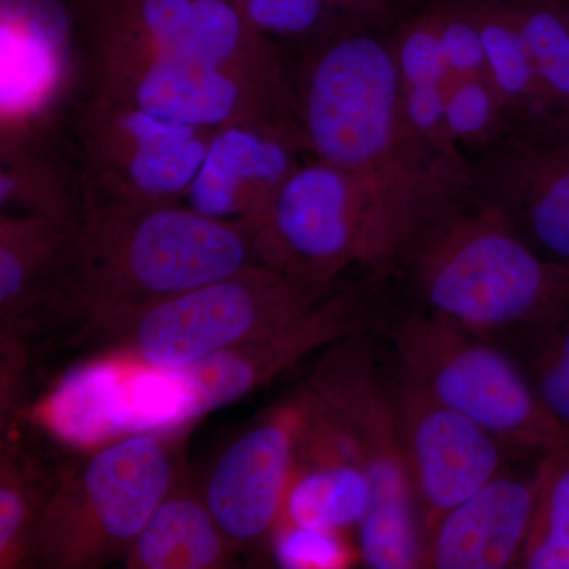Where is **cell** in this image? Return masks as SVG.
<instances>
[{"label": "cell", "mask_w": 569, "mask_h": 569, "mask_svg": "<svg viewBox=\"0 0 569 569\" xmlns=\"http://www.w3.org/2000/svg\"><path fill=\"white\" fill-rule=\"evenodd\" d=\"M253 264L247 223L183 201L84 198L37 336L82 347L146 307Z\"/></svg>", "instance_id": "1"}, {"label": "cell", "mask_w": 569, "mask_h": 569, "mask_svg": "<svg viewBox=\"0 0 569 569\" xmlns=\"http://www.w3.org/2000/svg\"><path fill=\"white\" fill-rule=\"evenodd\" d=\"M288 63L309 153L356 178L452 190L470 162L427 141L408 118L389 32L351 31Z\"/></svg>", "instance_id": "2"}, {"label": "cell", "mask_w": 569, "mask_h": 569, "mask_svg": "<svg viewBox=\"0 0 569 569\" xmlns=\"http://www.w3.org/2000/svg\"><path fill=\"white\" fill-rule=\"evenodd\" d=\"M459 192L356 178L307 157L247 223L253 264L325 293L353 268L383 282L419 228Z\"/></svg>", "instance_id": "3"}, {"label": "cell", "mask_w": 569, "mask_h": 569, "mask_svg": "<svg viewBox=\"0 0 569 569\" xmlns=\"http://www.w3.org/2000/svg\"><path fill=\"white\" fill-rule=\"evenodd\" d=\"M400 276L421 307L479 335L539 329L569 310V264L542 257L470 186L419 228Z\"/></svg>", "instance_id": "4"}, {"label": "cell", "mask_w": 569, "mask_h": 569, "mask_svg": "<svg viewBox=\"0 0 569 569\" xmlns=\"http://www.w3.org/2000/svg\"><path fill=\"white\" fill-rule=\"evenodd\" d=\"M335 422L366 468L372 505L358 529L361 561L372 569L421 568L418 503L389 378L367 332L321 351L298 388Z\"/></svg>", "instance_id": "5"}, {"label": "cell", "mask_w": 569, "mask_h": 569, "mask_svg": "<svg viewBox=\"0 0 569 569\" xmlns=\"http://www.w3.org/2000/svg\"><path fill=\"white\" fill-rule=\"evenodd\" d=\"M181 475L173 433H129L58 471L31 568L99 569L123 560Z\"/></svg>", "instance_id": "6"}, {"label": "cell", "mask_w": 569, "mask_h": 569, "mask_svg": "<svg viewBox=\"0 0 569 569\" xmlns=\"http://www.w3.org/2000/svg\"><path fill=\"white\" fill-rule=\"evenodd\" d=\"M328 293L250 264L146 307L91 337L82 348L96 358L178 370L271 335Z\"/></svg>", "instance_id": "7"}, {"label": "cell", "mask_w": 569, "mask_h": 569, "mask_svg": "<svg viewBox=\"0 0 569 569\" xmlns=\"http://www.w3.org/2000/svg\"><path fill=\"white\" fill-rule=\"evenodd\" d=\"M397 367L508 447L541 456L569 447L529 377L466 326L421 307L385 328Z\"/></svg>", "instance_id": "8"}, {"label": "cell", "mask_w": 569, "mask_h": 569, "mask_svg": "<svg viewBox=\"0 0 569 569\" xmlns=\"http://www.w3.org/2000/svg\"><path fill=\"white\" fill-rule=\"evenodd\" d=\"M81 51H126L212 67L293 103L282 50L231 0H69Z\"/></svg>", "instance_id": "9"}, {"label": "cell", "mask_w": 569, "mask_h": 569, "mask_svg": "<svg viewBox=\"0 0 569 569\" xmlns=\"http://www.w3.org/2000/svg\"><path fill=\"white\" fill-rule=\"evenodd\" d=\"M63 122L82 200L186 201L212 133L86 91Z\"/></svg>", "instance_id": "10"}, {"label": "cell", "mask_w": 569, "mask_h": 569, "mask_svg": "<svg viewBox=\"0 0 569 569\" xmlns=\"http://www.w3.org/2000/svg\"><path fill=\"white\" fill-rule=\"evenodd\" d=\"M80 91L208 132L260 116L298 119L293 103L276 99L233 73L134 52L81 51Z\"/></svg>", "instance_id": "11"}, {"label": "cell", "mask_w": 569, "mask_h": 569, "mask_svg": "<svg viewBox=\"0 0 569 569\" xmlns=\"http://www.w3.org/2000/svg\"><path fill=\"white\" fill-rule=\"evenodd\" d=\"M81 82L69 0H2V146L59 133Z\"/></svg>", "instance_id": "12"}, {"label": "cell", "mask_w": 569, "mask_h": 569, "mask_svg": "<svg viewBox=\"0 0 569 569\" xmlns=\"http://www.w3.org/2000/svg\"><path fill=\"white\" fill-rule=\"evenodd\" d=\"M410 467L421 527L438 522L501 473V441L473 419L438 400L397 367L389 378Z\"/></svg>", "instance_id": "13"}, {"label": "cell", "mask_w": 569, "mask_h": 569, "mask_svg": "<svg viewBox=\"0 0 569 569\" xmlns=\"http://www.w3.org/2000/svg\"><path fill=\"white\" fill-rule=\"evenodd\" d=\"M370 317L366 288L339 284L271 335L171 370L186 395L190 421L252 395L307 356L347 337L369 332Z\"/></svg>", "instance_id": "14"}, {"label": "cell", "mask_w": 569, "mask_h": 569, "mask_svg": "<svg viewBox=\"0 0 569 569\" xmlns=\"http://www.w3.org/2000/svg\"><path fill=\"white\" fill-rule=\"evenodd\" d=\"M470 187L542 257L569 264V123L505 134L470 160Z\"/></svg>", "instance_id": "15"}, {"label": "cell", "mask_w": 569, "mask_h": 569, "mask_svg": "<svg viewBox=\"0 0 569 569\" xmlns=\"http://www.w3.org/2000/svg\"><path fill=\"white\" fill-rule=\"evenodd\" d=\"M302 422L305 406L296 392L236 436L206 477V503L236 548L268 545L282 512Z\"/></svg>", "instance_id": "16"}, {"label": "cell", "mask_w": 569, "mask_h": 569, "mask_svg": "<svg viewBox=\"0 0 569 569\" xmlns=\"http://www.w3.org/2000/svg\"><path fill=\"white\" fill-rule=\"evenodd\" d=\"M310 157L298 119L260 116L213 130L183 203L222 222L252 223Z\"/></svg>", "instance_id": "17"}, {"label": "cell", "mask_w": 569, "mask_h": 569, "mask_svg": "<svg viewBox=\"0 0 569 569\" xmlns=\"http://www.w3.org/2000/svg\"><path fill=\"white\" fill-rule=\"evenodd\" d=\"M296 392L305 406V422L279 520L358 531L372 505L366 468L346 433L299 389Z\"/></svg>", "instance_id": "18"}, {"label": "cell", "mask_w": 569, "mask_h": 569, "mask_svg": "<svg viewBox=\"0 0 569 569\" xmlns=\"http://www.w3.org/2000/svg\"><path fill=\"white\" fill-rule=\"evenodd\" d=\"M537 482L498 473L438 522L422 545L421 568L519 567Z\"/></svg>", "instance_id": "19"}, {"label": "cell", "mask_w": 569, "mask_h": 569, "mask_svg": "<svg viewBox=\"0 0 569 569\" xmlns=\"http://www.w3.org/2000/svg\"><path fill=\"white\" fill-rule=\"evenodd\" d=\"M73 220L0 212V342L31 343L50 301Z\"/></svg>", "instance_id": "20"}, {"label": "cell", "mask_w": 569, "mask_h": 569, "mask_svg": "<svg viewBox=\"0 0 569 569\" xmlns=\"http://www.w3.org/2000/svg\"><path fill=\"white\" fill-rule=\"evenodd\" d=\"M238 548L182 473L123 557L129 569H222Z\"/></svg>", "instance_id": "21"}, {"label": "cell", "mask_w": 569, "mask_h": 569, "mask_svg": "<svg viewBox=\"0 0 569 569\" xmlns=\"http://www.w3.org/2000/svg\"><path fill=\"white\" fill-rule=\"evenodd\" d=\"M477 24L490 81L509 122V132L561 126L539 86L520 33L516 0H467Z\"/></svg>", "instance_id": "22"}, {"label": "cell", "mask_w": 569, "mask_h": 569, "mask_svg": "<svg viewBox=\"0 0 569 569\" xmlns=\"http://www.w3.org/2000/svg\"><path fill=\"white\" fill-rule=\"evenodd\" d=\"M61 134L2 146L0 209L9 213L74 220L82 203L77 163Z\"/></svg>", "instance_id": "23"}, {"label": "cell", "mask_w": 569, "mask_h": 569, "mask_svg": "<svg viewBox=\"0 0 569 569\" xmlns=\"http://www.w3.org/2000/svg\"><path fill=\"white\" fill-rule=\"evenodd\" d=\"M389 40L395 50L408 118L415 129L443 151L466 157L449 138L445 123L443 56L436 0H419L389 32Z\"/></svg>", "instance_id": "24"}, {"label": "cell", "mask_w": 569, "mask_h": 569, "mask_svg": "<svg viewBox=\"0 0 569 569\" xmlns=\"http://www.w3.org/2000/svg\"><path fill=\"white\" fill-rule=\"evenodd\" d=\"M58 471L50 473L31 451L2 436L0 569L31 568L33 539Z\"/></svg>", "instance_id": "25"}, {"label": "cell", "mask_w": 569, "mask_h": 569, "mask_svg": "<svg viewBox=\"0 0 569 569\" xmlns=\"http://www.w3.org/2000/svg\"><path fill=\"white\" fill-rule=\"evenodd\" d=\"M537 493L519 567L569 569V447L539 458Z\"/></svg>", "instance_id": "26"}, {"label": "cell", "mask_w": 569, "mask_h": 569, "mask_svg": "<svg viewBox=\"0 0 569 569\" xmlns=\"http://www.w3.org/2000/svg\"><path fill=\"white\" fill-rule=\"evenodd\" d=\"M520 33L557 121L569 123V29L556 0H516Z\"/></svg>", "instance_id": "27"}, {"label": "cell", "mask_w": 569, "mask_h": 569, "mask_svg": "<svg viewBox=\"0 0 569 569\" xmlns=\"http://www.w3.org/2000/svg\"><path fill=\"white\" fill-rule=\"evenodd\" d=\"M277 567L347 569L361 561L358 546L342 531L279 520L268 542Z\"/></svg>", "instance_id": "28"}, {"label": "cell", "mask_w": 569, "mask_h": 569, "mask_svg": "<svg viewBox=\"0 0 569 569\" xmlns=\"http://www.w3.org/2000/svg\"><path fill=\"white\" fill-rule=\"evenodd\" d=\"M538 331L529 380L550 417L569 430V310Z\"/></svg>", "instance_id": "29"}, {"label": "cell", "mask_w": 569, "mask_h": 569, "mask_svg": "<svg viewBox=\"0 0 569 569\" xmlns=\"http://www.w3.org/2000/svg\"><path fill=\"white\" fill-rule=\"evenodd\" d=\"M326 32H391L419 0H301Z\"/></svg>", "instance_id": "30"}, {"label": "cell", "mask_w": 569, "mask_h": 569, "mask_svg": "<svg viewBox=\"0 0 569 569\" xmlns=\"http://www.w3.org/2000/svg\"><path fill=\"white\" fill-rule=\"evenodd\" d=\"M556 2L557 6H559L561 14H563L565 21H567L569 29V0H556Z\"/></svg>", "instance_id": "31"}]
</instances>
